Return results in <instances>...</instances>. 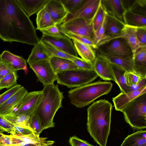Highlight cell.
<instances>
[{"label":"cell","mask_w":146,"mask_h":146,"mask_svg":"<svg viewBox=\"0 0 146 146\" xmlns=\"http://www.w3.org/2000/svg\"><path fill=\"white\" fill-rule=\"evenodd\" d=\"M78 69L86 70H94L93 64L88 62L79 57L72 60Z\"/></svg>","instance_id":"45"},{"label":"cell","mask_w":146,"mask_h":146,"mask_svg":"<svg viewBox=\"0 0 146 146\" xmlns=\"http://www.w3.org/2000/svg\"><path fill=\"white\" fill-rule=\"evenodd\" d=\"M99 54L110 63L121 67L127 72L133 73V57L124 58L108 55L100 53Z\"/></svg>","instance_id":"29"},{"label":"cell","mask_w":146,"mask_h":146,"mask_svg":"<svg viewBox=\"0 0 146 146\" xmlns=\"http://www.w3.org/2000/svg\"><path fill=\"white\" fill-rule=\"evenodd\" d=\"M39 41L50 58L54 57L72 60L75 58L60 50L48 43L40 40Z\"/></svg>","instance_id":"32"},{"label":"cell","mask_w":146,"mask_h":146,"mask_svg":"<svg viewBox=\"0 0 146 146\" xmlns=\"http://www.w3.org/2000/svg\"><path fill=\"white\" fill-rule=\"evenodd\" d=\"M128 9L135 13L146 16V0H134Z\"/></svg>","instance_id":"39"},{"label":"cell","mask_w":146,"mask_h":146,"mask_svg":"<svg viewBox=\"0 0 146 146\" xmlns=\"http://www.w3.org/2000/svg\"><path fill=\"white\" fill-rule=\"evenodd\" d=\"M146 85V78H142L136 84L129 86V92L138 90Z\"/></svg>","instance_id":"50"},{"label":"cell","mask_w":146,"mask_h":146,"mask_svg":"<svg viewBox=\"0 0 146 146\" xmlns=\"http://www.w3.org/2000/svg\"><path fill=\"white\" fill-rule=\"evenodd\" d=\"M0 59L11 64L16 71L27 70L26 60L22 57L4 50L0 54Z\"/></svg>","instance_id":"22"},{"label":"cell","mask_w":146,"mask_h":146,"mask_svg":"<svg viewBox=\"0 0 146 146\" xmlns=\"http://www.w3.org/2000/svg\"><path fill=\"white\" fill-rule=\"evenodd\" d=\"M100 53L113 56L132 57L133 54L127 42L122 38H115L98 46Z\"/></svg>","instance_id":"7"},{"label":"cell","mask_w":146,"mask_h":146,"mask_svg":"<svg viewBox=\"0 0 146 146\" xmlns=\"http://www.w3.org/2000/svg\"><path fill=\"white\" fill-rule=\"evenodd\" d=\"M17 71L8 74L1 79L0 91L5 88H10L17 85L18 76Z\"/></svg>","instance_id":"34"},{"label":"cell","mask_w":146,"mask_h":146,"mask_svg":"<svg viewBox=\"0 0 146 146\" xmlns=\"http://www.w3.org/2000/svg\"><path fill=\"white\" fill-rule=\"evenodd\" d=\"M105 14V9L101 2L92 19V25L94 33L102 24Z\"/></svg>","instance_id":"36"},{"label":"cell","mask_w":146,"mask_h":146,"mask_svg":"<svg viewBox=\"0 0 146 146\" xmlns=\"http://www.w3.org/2000/svg\"><path fill=\"white\" fill-rule=\"evenodd\" d=\"M133 73L141 78H146V46H141L133 56Z\"/></svg>","instance_id":"18"},{"label":"cell","mask_w":146,"mask_h":146,"mask_svg":"<svg viewBox=\"0 0 146 146\" xmlns=\"http://www.w3.org/2000/svg\"><path fill=\"white\" fill-rule=\"evenodd\" d=\"M136 33L141 46H146V27H136Z\"/></svg>","instance_id":"46"},{"label":"cell","mask_w":146,"mask_h":146,"mask_svg":"<svg viewBox=\"0 0 146 146\" xmlns=\"http://www.w3.org/2000/svg\"><path fill=\"white\" fill-rule=\"evenodd\" d=\"M0 38L34 46L39 41L32 21L16 0H0Z\"/></svg>","instance_id":"1"},{"label":"cell","mask_w":146,"mask_h":146,"mask_svg":"<svg viewBox=\"0 0 146 146\" xmlns=\"http://www.w3.org/2000/svg\"><path fill=\"white\" fill-rule=\"evenodd\" d=\"M32 146H54L53 145V144H50V145H33Z\"/></svg>","instance_id":"53"},{"label":"cell","mask_w":146,"mask_h":146,"mask_svg":"<svg viewBox=\"0 0 146 146\" xmlns=\"http://www.w3.org/2000/svg\"><path fill=\"white\" fill-rule=\"evenodd\" d=\"M56 75L58 84L69 88H74L90 83L98 77L94 70L78 68L62 71Z\"/></svg>","instance_id":"6"},{"label":"cell","mask_w":146,"mask_h":146,"mask_svg":"<svg viewBox=\"0 0 146 146\" xmlns=\"http://www.w3.org/2000/svg\"><path fill=\"white\" fill-rule=\"evenodd\" d=\"M13 123L15 129L14 135L19 136H23L29 135L33 133L31 131L28 129L21 127Z\"/></svg>","instance_id":"49"},{"label":"cell","mask_w":146,"mask_h":146,"mask_svg":"<svg viewBox=\"0 0 146 146\" xmlns=\"http://www.w3.org/2000/svg\"><path fill=\"white\" fill-rule=\"evenodd\" d=\"M10 135L17 143L24 142L34 145H39L53 144L54 143L53 141L47 140V138L40 137L33 133L23 136Z\"/></svg>","instance_id":"25"},{"label":"cell","mask_w":146,"mask_h":146,"mask_svg":"<svg viewBox=\"0 0 146 146\" xmlns=\"http://www.w3.org/2000/svg\"><path fill=\"white\" fill-rule=\"evenodd\" d=\"M113 86L110 82L99 81L72 89L68 92L71 104L79 108L90 104L101 96L108 94Z\"/></svg>","instance_id":"4"},{"label":"cell","mask_w":146,"mask_h":146,"mask_svg":"<svg viewBox=\"0 0 146 146\" xmlns=\"http://www.w3.org/2000/svg\"><path fill=\"white\" fill-rule=\"evenodd\" d=\"M50 58L39 40L38 43L34 45L32 48L27 62L31 63L42 60H49Z\"/></svg>","instance_id":"31"},{"label":"cell","mask_w":146,"mask_h":146,"mask_svg":"<svg viewBox=\"0 0 146 146\" xmlns=\"http://www.w3.org/2000/svg\"><path fill=\"white\" fill-rule=\"evenodd\" d=\"M94 70L101 79L115 82L110 63L99 54L96 55L93 64Z\"/></svg>","instance_id":"16"},{"label":"cell","mask_w":146,"mask_h":146,"mask_svg":"<svg viewBox=\"0 0 146 146\" xmlns=\"http://www.w3.org/2000/svg\"><path fill=\"white\" fill-rule=\"evenodd\" d=\"M60 0L70 14L78 10L86 1V0Z\"/></svg>","instance_id":"35"},{"label":"cell","mask_w":146,"mask_h":146,"mask_svg":"<svg viewBox=\"0 0 146 146\" xmlns=\"http://www.w3.org/2000/svg\"><path fill=\"white\" fill-rule=\"evenodd\" d=\"M21 86L20 84H17L1 94L0 95V105L5 102L16 93Z\"/></svg>","instance_id":"43"},{"label":"cell","mask_w":146,"mask_h":146,"mask_svg":"<svg viewBox=\"0 0 146 146\" xmlns=\"http://www.w3.org/2000/svg\"><path fill=\"white\" fill-rule=\"evenodd\" d=\"M69 143L71 146H94L87 141L81 139L76 136L70 137Z\"/></svg>","instance_id":"47"},{"label":"cell","mask_w":146,"mask_h":146,"mask_svg":"<svg viewBox=\"0 0 146 146\" xmlns=\"http://www.w3.org/2000/svg\"><path fill=\"white\" fill-rule=\"evenodd\" d=\"M136 27L125 25L119 33L114 36L110 37L102 40L101 44H103L115 38H122L127 42L133 55L136 50L141 46L136 33Z\"/></svg>","instance_id":"14"},{"label":"cell","mask_w":146,"mask_h":146,"mask_svg":"<svg viewBox=\"0 0 146 146\" xmlns=\"http://www.w3.org/2000/svg\"><path fill=\"white\" fill-rule=\"evenodd\" d=\"M146 144V131L141 130L128 135L120 146H141Z\"/></svg>","instance_id":"28"},{"label":"cell","mask_w":146,"mask_h":146,"mask_svg":"<svg viewBox=\"0 0 146 146\" xmlns=\"http://www.w3.org/2000/svg\"><path fill=\"white\" fill-rule=\"evenodd\" d=\"M112 105L108 101L101 100L88 108L87 129L95 142L106 146L111 129Z\"/></svg>","instance_id":"2"},{"label":"cell","mask_w":146,"mask_h":146,"mask_svg":"<svg viewBox=\"0 0 146 146\" xmlns=\"http://www.w3.org/2000/svg\"><path fill=\"white\" fill-rule=\"evenodd\" d=\"M37 30L40 31L55 25L45 6L36 14Z\"/></svg>","instance_id":"30"},{"label":"cell","mask_w":146,"mask_h":146,"mask_svg":"<svg viewBox=\"0 0 146 146\" xmlns=\"http://www.w3.org/2000/svg\"><path fill=\"white\" fill-rule=\"evenodd\" d=\"M28 92L23 86L5 102L0 105V114L5 116L12 114Z\"/></svg>","instance_id":"17"},{"label":"cell","mask_w":146,"mask_h":146,"mask_svg":"<svg viewBox=\"0 0 146 146\" xmlns=\"http://www.w3.org/2000/svg\"><path fill=\"white\" fill-rule=\"evenodd\" d=\"M15 129L13 123L5 116L0 114V132H7L12 135L15 134Z\"/></svg>","instance_id":"38"},{"label":"cell","mask_w":146,"mask_h":146,"mask_svg":"<svg viewBox=\"0 0 146 146\" xmlns=\"http://www.w3.org/2000/svg\"><path fill=\"white\" fill-rule=\"evenodd\" d=\"M1 79H0V81Z\"/></svg>","instance_id":"55"},{"label":"cell","mask_w":146,"mask_h":146,"mask_svg":"<svg viewBox=\"0 0 146 146\" xmlns=\"http://www.w3.org/2000/svg\"><path fill=\"white\" fill-rule=\"evenodd\" d=\"M42 35L52 37H58L63 34L61 32L58 25H54L40 31Z\"/></svg>","instance_id":"42"},{"label":"cell","mask_w":146,"mask_h":146,"mask_svg":"<svg viewBox=\"0 0 146 146\" xmlns=\"http://www.w3.org/2000/svg\"><path fill=\"white\" fill-rule=\"evenodd\" d=\"M123 19L125 25L137 27H146V16L135 13L129 9L125 11Z\"/></svg>","instance_id":"27"},{"label":"cell","mask_w":146,"mask_h":146,"mask_svg":"<svg viewBox=\"0 0 146 146\" xmlns=\"http://www.w3.org/2000/svg\"><path fill=\"white\" fill-rule=\"evenodd\" d=\"M11 64L0 59V79L7 74L16 71Z\"/></svg>","instance_id":"44"},{"label":"cell","mask_w":146,"mask_h":146,"mask_svg":"<svg viewBox=\"0 0 146 146\" xmlns=\"http://www.w3.org/2000/svg\"><path fill=\"white\" fill-rule=\"evenodd\" d=\"M40 40L49 43L70 55L75 57H78V54L73 42L64 34L58 37L42 35Z\"/></svg>","instance_id":"11"},{"label":"cell","mask_w":146,"mask_h":146,"mask_svg":"<svg viewBox=\"0 0 146 146\" xmlns=\"http://www.w3.org/2000/svg\"><path fill=\"white\" fill-rule=\"evenodd\" d=\"M106 13L103 21L97 31L94 33L93 40L96 48L98 44L103 38L105 30L106 22Z\"/></svg>","instance_id":"41"},{"label":"cell","mask_w":146,"mask_h":146,"mask_svg":"<svg viewBox=\"0 0 146 146\" xmlns=\"http://www.w3.org/2000/svg\"><path fill=\"white\" fill-rule=\"evenodd\" d=\"M146 93V85L141 88L127 93H122L112 98L115 110L122 112L125 107L138 96Z\"/></svg>","instance_id":"15"},{"label":"cell","mask_w":146,"mask_h":146,"mask_svg":"<svg viewBox=\"0 0 146 146\" xmlns=\"http://www.w3.org/2000/svg\"><path fill=\"white\" fill-rule=\"evenodd\" d=\"M2 142L4 146H11L16 143L13 141L10 135L3 134L2 138Z\"/></svg>","instance_id":"51"},{"label":"cell","mask_w":146,"mask_h":146,"mask_svg":"<svg viewBox=\"0 0 146 146\" xmlns=\"http://www.w3.org/2000/svg\"><path fill=\"white\" fill-rule=\"evenodd\" d=\"M49 61L55 74L67 70L78 69L71 60L61 58L50 57Z\"/></svg>","instance_id":"23"},{"label":"cell","mask_w":146,"mask_h":146,"mask_svg":"<svg viewBox=\"0 0 146 146\" xmlns=\"http://www.w3.org/2000/svg\"><path fill=\"white\" fill-rule=\"evenodd\" d=\"M141 146H146V144L142 145Z\"/></svg>","instance_id":"54"},{"label":"cell","mask_w":146,"mask_h":146,"mask_svg":"<svg viewBox=\"0 0 146 146\" xmlns=\"http://www.w3.org/2000/svg\"><path fill=\"white\" fill-rule=\"evenodd\" d=\"M3 134V133L0 132V146H4L2 142V138Z\"/></svg>","instance_id":"52"},{"label":"cell","mask_w":146,"mask_h":146,"mask_svg":"<svg viewBox=\"0 0 146 146\" xmlns=\"http://www.w3.org/2000/svg\"><path fill=\"white\" fill-rule=\"evenodd\" d=\"M41 96L34 114L40 121L44 129L55 127L53 119L57 111L63 107V93L58 84L44 86Z\"/></svg>","instance_id":"3"},{"label":"cell","mask_w":146,"mask_h":146,"mask_svg":"<svg viewBox=\"0 0 146 146\" xmlns=\"http://www.w3.org/2000/svg\"><path fill=\"white\" fill-rule=\"evenodd\" d=\"M42 94V90L28 92L16 110L11 115L14 116L23 115L29 116L33 115Z\"/></svg>","instance_id":"10"},{"label":"cell","mask_w":146,"mask_h":146,"mask_svg":"<svg viewBox=\"0 0 146 146\" xmlns=\"http://www.w3.org/2000/svg\"><path fill=\"white\" fill-rule=\"evenodd\" d=\"M5 117L8 119L16 125L28 129L35 134V132L29 125V120L30 116L23 115L17 116L10 115L5 116Z\"/></svg>","instance_id":"33"},{"label":"cell","mask_w":146,"mask_h":146,"mask_svg":"<svg viewBox=\"0 0 146 146\" xmlns=\"http://www.w3.org/2000/svg\"><path fill=\"white\" fill-rule=\"evenodd\" d=\"M115 82L119 88L121 92L127 93L129 92L126 77L127 72L121 67L110 63Z\"/></svg>","instance_id":"26"},{"label":"cell","mask_w":146,"mask_h":146,"mask_svg":"<svg viewBox=\"0 0 146 146\" xmlns=\"http://www.w3.org/2000/svg\"><path fill=\"white\" fill-rule=\"evenodd\" d=\"M19 6L30 17L43 8L48 0H16Z\"/></svg>","instance_id":"21"},{"label":"cell","mask_w":146,"mask_h":146,"mask_svg":"<svg viewBox=\"0 0 146 146\" xmlns=\"http://www.w3.org/2000/svg\"><path fill=\"white\" fill-rule=\"evenodd\" d=\"M125 121L134 131L146 128V93L138 96L124 109Z\"/></svg>","instance_id":"5"},{"label":"cell","mask_w":146,"mask_h":146,"mask_svg":"<svg viewBox=\"0 0 146 146\" xmlns=\"http://www.w3.org/2000/svg\"><path fill=\"white\" fill-rule=\"evenodd\" d=\"M101 3L107 15L117 19L124 23L123 15L126 9L122 0H102Z\"/></svg>","instance_id":"19"},{"label":"cell","mask_w":146,"mask_h":146,"mask_svg":"<svg viewBox=\"0 0 146 146\" xmlns=\"http://www.w3.org/2000/svg\"><path fill=\"white\" fill-rule=\"evenodd\" d=\"M126 77L129 86L136 84L142 78L132 72H127L126 73Z\"/></svg>","instance_id":"48"},{"label":"cell","mask_w":146,"mask_h":146,"mask_svg":"<svg viewBox=\"0 0 146 146\" xmlns=\"http://www.w3.org/2000/svg\"><path fill=\"white\" fill-rule=\"evenodd\" d=\"M106 14L105 33L102 40L118 35L121 32L125 25L123 22L106 13Z\"/></svg>","instance_id":"20"},{"label":"cell","mask_w":146,"mask_h":146,"mask_svg":"<svg viewBox=\"0 0 146 146\" xmlns=\"http://www.w3.org/2000/svg\"><path fill=\"white\" fill-rule=\"evenodd\" d=\"M45 6L55 25L64 22L69 13L60 0H48Z\"/></svg>","instance_id":"13"},{"label":"cell","mask_w":146,"mask_h":146,"mask_svg":"<svg viewBox=\"0 0 146 146\" xmlns=\"http://www.w3.org/2000/svg\"><path fill=\"white\" fill-rule=\"evenodd\" d=\"M30 68L35 73L38 80L43 86L52 84L56 81L54 73L49 60H45L28 64Z\"/></svg>","instance_id":"9"},{"label":"cell","mask_w":146,"mask_h":146,"mask_svg":"<svg viewBox=\"0 0 146 146\" xmlns=\"http://www.w3.org/2000/svg\"><path fill=\"white\" fill-rule=\"evenodd\" d=\"M72 40L77 54L81 58L88 62L93 64L96 56L93 48L88 44Z\"/></svg>","instance_id":"24"},{"label":"cell","mask_w":146,"mask_h":146,"mask_svg":"<svg viewBox=\"0 0 146 146\" xmlns=\"http://www.w3.org/2000/svg\"><path fill=\"white\" fill-rule=\"evenodd\" d=\"M101 2V0H86L78 10L69 14L63 23L77 18L92 20Z\"/></svg>","instance_id":"12"},{"label":"cell","mask_w":146,"mask_h":146,"mask_svg":"<svg viewBox=\"0 0 146 146\" xmlns=\"http://www.w3.org/2000/svg\"><path fill=\"white\" fill-rule=\"evenodd\" d=\"M29 122L30 127L35 132V135L39 137L40 134L44 129L38 118L33 114L30 117Z\"/></svg>","instance_id":"40"},{"label":"cell","mask_w":146,"mask_h":146,"mask_svg":"<svg viewBox=\"0 0 146 146\" xmlns=\"http://www.w3.org/2000/svg\"><path fill=\"white\" fill-rule=\"evenodd\" d=\"M61 33L70 39L88 44L91 46L93 48L96 49V46L92 38L75 34L70 32Z\"/></svg>","instance_id":"37"},{"label":"cell","mask_w":146,"mask_h":146,"mask_svg":"<svg viewBox=\"0 0 146 146\" xmlns=\"http://www.w3.org/2000/svg\"><path fill=\"white\" fill-rule=\"evenodd\" d=\"M92 20L77 18L64 22L59 25L61 32H70L92 39L94 35Z\"/></svg>","instance_id":"8"}]
</instances>
